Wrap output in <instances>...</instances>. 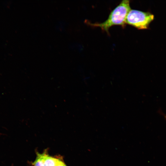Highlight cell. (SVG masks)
Here are the masks:
<instances>
[{
	"mask_svg": "<svg viewBox=\"0 0 166 166\" xmlns=\"http://www.w3.org/2000/svg\"><path fill=\"white\" fill-rule=\"evenodd\" d=\"M131 10L130 1H122L110 13L106 20L100 23H92L87 22V23L93 26L100 27L102 30L109 34V29L112 26H120L124 27L127 16Z\"/></svg>",
	"mask_w": 166,
	"mask_h": 166,
	"instance_id": "obj_1",
	"label": "cell"
},
{
	"mask_svg": "<svg viewBox=\"0 0 166 166\" xmlns=\"http://www.w3.org/2000/svg\"><path fill=\"white\" fill-rule=\"evenodd\" d=\"M154 18V15L149 12L131 9L127 16L125 23L139 30L146 29Z\"/></svg>",
	"mask_w": 166,
	"mask_h": 166,
	"instance_id": "obj_2",
	"label": "cell"
},
{
	"mask_svg": "<svg viewBox=\"0 0 166 166\" xmlns=\"http://www.w3.org/2000/svg\"><path fill=\"white\" fill-rule=\"evenodd\" d=\"M44 160L45 166H56L59 159L50 156L44 153Z\"/></svg>",
	"mask_w": 166,
	"mask_h": 166,
	"instance_id": "obj_3",
	"label": "cell"
},
{
	"mask_svg": "<svg viewBox=\"0 0 166 166\" xmlns=\"http://www.w3.org/2000/svg\"><path fill=\"white\" fill-rule=\"evenodd\" d=\"M37 157L33 163L34 166H45L44 160V153L41 154L37 153Z\"/></svg>",
	"mask_w": 166,
	"mask_h": 166,
	"instance_id": "obj_4",
	"label": "cell"
},
{
	"mask_svg": "<svg viewBox=\"0 0 166 166\" xmlns=\"http://www.w3.org/2000/svg\"><path fill=\"white\" fill-rule=\"evenodd\" d=\"M56 166H66V165L63 162L59 160Z\"/></svg>",
	"mask_w": 166,
	"mask_h": 166,
	"instance_id": "obj_5",
	"label": "cell"
},
{
	"mask_svg": "<svg viewBox=\"0 0 166 166\" xmlns=\"http://www.w3.org/2000/svg\"><path fill=\"white\" fill-rule=\"evenodd\" d=\"M164 118L166 120V115H164Z\"/></svg>",
	"mask_w": 166,
	"mask_h": 166,
	"instance_id": "obj_6",
	"label": "cell"
}]
</instances>
